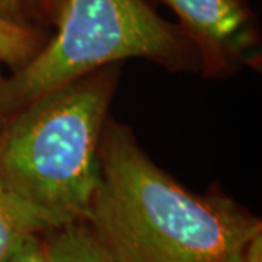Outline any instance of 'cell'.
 <instances>
[{"label":"cell","mask_w":262,"mask_h":262,"mask_svg":"<svg viewBox=\"0 0 262 262\" xmlns=\"http://www.w3.org/2000/svg\"><path fill=\"white\" fill-rule=\"evenodd\" d=\"M172 10L200 58L204 77H227L259 64L256 18L248 0H147Z\"/></svg>","instance_id":"277c9868"},{"label":"cell","mask_w":262,"mask_h":262,"mask_svg":"<svg viewBox=\"0 0 262 262\" xmlns=\"http://www.w3.org/2000/svg\"><path fill=\"white\" fill-rule=\"evenodd\" d=\"M233 262H262V232L253 236Z\"/></svg>","instance_id":"8fae6325"},{"label":"cell","mask_w":262,"mask_h":262,"mask_svg":"<svg viewBox=\"0 0 262 262\" xmlns=\"http://www.w3.org/2000/svg\"><path fill=\"white\" fill-rule=\"evenodd\" d=\"M143 58L169 72H200L178 24L147 0H67L57 32L28 64L6 77L8 117L61 84L101 67Z\"/></svg>","instance_id":"3957f363"},{"label":"cell","mask_w":262,"mask_h":262,"mask_svg":"<svg viewBox=\"0 0 262 262\" xmlns=\"http://www.w3.org/2000/svg\"><path fill=\"white\" fill-rule=\"evenodd\" d=\"M46 213L27 204L0 185V262H5L29 236L57 227Z\"/></svg>","instance_id":"5b68a950"},{"label":"cell","mask_w":262,"mask_h":262,"mask_svg":"<svg viewBox=\"0 0 262 262\" xmlns=\"http://www.w3.org/2000/svg\"><path fill=\"white\" fill-rule=\"evenodd\" d=\"M2 64V63H0ZM5 86H6V77L2 73V67H0V130L3 128L5 122L8 121V114L5 110Z\"/></svg>","instance_id":"7c38bea8"},{"label":"cell","mask_w":262,"mask_h":262,"mask_svg":"<svg viewBox=\"0 0 262 262\" xmlns=\"http://www.w3.org/2000/svg\"><path fill=\"white\" fill-rule=\"evenodd\" d=\"M5 262H48L42 234L29 236Z\"/></svg>","instance_id":"9c48e42d"},{"label":"cell","mask_w":262,"mask_h":262,"mask_svg":"<svg viewBox=\"0 0 262 262\" xmlns=\"http://www.w3.org/2000/svg\"><path fill=\"white\" fill-rule=\"evenodd\" d=\"M48 262H115L84 220H75L42 233Z\"/></svg>","instance_id":"8992f818"},{"label":"cell","mask_w":262,"mask_h":262,"mask_svg":"<svg viewBox=\"0 0 262 262\" xmlns=\"http://www.w3.org/2000/svg\"><path fill=\"white\" fill-rule=\"evenodd\" d=\"M27 5L32 20L57 27L67 0H27Z\"/></svg>","instance_id":"ba28073f"},{"label":"cell","mask_w":262,"mask_h":262,"mask_svg":"<svg viewBox=\"0 0 262 262\" xmlns=\"http://www.w3.org/2000/svg\"><path fill=\"white\" fill-rule=\"evenodd\" d=\"M118 79L120 66H105L10 115L0 130V185L58 226L83 220Z\"/></svg>","instance_id":"7a4b0ae2"},{"label":"cell","mask_w":262,"mask_h":262,"mask_svg":"<svg viewBox=\"0 0 262 262\" xmlns=\"http://www.w3.org/2000/svg\"><path fill=\"white\" fill-rule=\"evenodd\" d=\"M0 19L22 25H35L31 18L27 0H0Z\"/></svg>","instance_id":"30bf717a"},{"label":"cell","mask_w":262,"mask_h":262,"mask_svg":"<svg viewBox=\"0 0 262 262\" xmlns=\"http://www.w3.org/2000/svg\"><path fill=\"white\" fill-rule=\"evenodd\" d=\"M47 37L35 25L0 19V63L13 72L25 67L46 46Z\"/></svg>","instance_id":"52a82bcc"},{"label":"cell","mask_w":262,"mask_h":262,"mask_svg":"<svg viewBox=\"0 0 262 262\" xmlns=\"http://www.w3.org/2000/svg\"><path fill=\"white\" fill-rule=\"evenodd\" d=\"M99 163L83 220L115 262H233L262 232L261 219L233 198L182 187L113 118Z\"/></svg>","instance_id":"6da1fadb"}]
</instances>
